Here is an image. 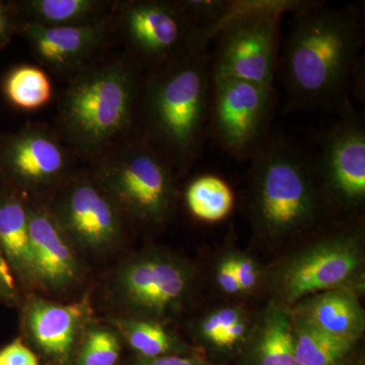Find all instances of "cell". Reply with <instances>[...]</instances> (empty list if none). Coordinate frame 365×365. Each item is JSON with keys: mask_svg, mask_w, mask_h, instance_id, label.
Returning <instances> with one entry per match:
<instances>
[{"mask_svg": "<svg viewBox=\"0 0 365 365\" xmlns=\"http://www.w3.org/2000/svg\"><path fill=\"white\" fill-rule=\"evenodd\" d=\"M294 16L282 56L288 102L297 109L349 111L348 90L364 47L356 11L313 1Z\"/></svg>", "mask_w": 365, "mask_h": 365, "instance_id": "1", "label": "cell"}, {"mask_svg": "<svg viewBox=\"0 0 365 365\" xmlns=\"http://www.w3.org/2000/svg\"><path fill=\"white\" fill-rule=\"evenodd\" d=\"M212 57L192 47L146 79L138 110L145 140L165 160L187 170L198 160L208 131L212 91Z\"/></svg>", "mask_w": 365, "mask_h": 365, "instance_id": "2", "label": "cell"}, {"mask_svg": "<svg viewBox=\"0 0 365 365\" xmlns=\"http://www.w3.org/2000/svg\"><path fill=\"white\" fill-rule=\"evenodd\" d=\"M140 100L138 71L115 60L78 72L60 103V133L81 155L102 153L133 126Z\"/></svg>", "mask_w": 365, "mask_h": 365, "instance_id": "3", "label": "cell"}, {"mask_svg": "<svg viewBox=\"0 0 365 365\" xmlns=\"http://www.w3.org/2000/svg\"><path fill=\"white\" fill-rule=\"evenodd\" d=\"M251 160V211L259 232L279 239L313 225L324 199L314 158L278 136L268 137Z\"/></svg>", "mask_w": 365, "mask_h": 365, "instance_id": "4", "label": "cell"}, {"mask_svg": "<svg viewBox=\"0 0 365 365\" xmlns=\"http://www.w3.org/2000/svg\"><path fill=\"white\" fill-rule=\"evenodd\" d=\"M313 1L248 0L230 1L212 28L197 34L193 46L207 47L217 38L212 78H232L273 86L278 66L281 16L297 13Z\"/></svg>", "mask_w": 365, "mask_h": 365, "instance_id": "5", "label": "cell"}, {"mask_svg": "<svg viewBox=\"0 0 365 365\" xmlns=\"http://www.w3.org/2000/svg\"><path fill=\"white\" fill-rule=\"evenodd\" d=\"M97 182L120 210L140 222H162L172 210V165L145 139L130 141L104 158Z\"/></svg>", "mask_w": 365, "mask_h": 365, "instance_id": "6", "label": "cell"}, {"mask_svg": "<svg viewBox=\"0 0 365 365\" xmlns=\"http://www.w3.org/2000/svg\"><path fill=\"white\" fill-rule=\"evenodd\" d=\"M275 106L273 86L213 78L208 131L232 157L251 160L268 139Z\"/></svg>", "mask_w": 365, "mask_h": 365, "instance_id": "7", "label": "cell"}, {"mask_svg": "<svg viewBox=\"0 0 365 365\" xmlns=\"http://www.w3.org/2000/svg\"><path fill=\"white\" fill-rule=\"evenodd\" d=\"M354 235L327 237L294 255L273 278L279 304L292 307L300 300L335 288L354 287L364 255Z\"/></svg>", "mask_w": 365, "mask_h": 365, "instance_id": "8", "label": "cell"}, {"mask_svg": "<svg viewBox=\"0 0 365 365\" xmlns=\"http://www.w3.org/2000/svg\"><path fill=\"white\" fill-rule=\"evenodd\" d=\"M195 272L170 255L148 253L129 261L118 275V290L140 319H158L177 313L191 297Z\"/></svg>", "mask_w": 365, "mask_h": 365, "instance_id": "9", "label": "cell"}, {"mask_svg": "<svg viewBox=\"0 0 365 365\" xmlns=\"http://www.w3.org/2000/svg\"><path fill=\"white\" fill-rule=\"evenodd\" d=\"M120 25L132 51L153 69L188 51L197 31L179 1L162 0L127 2L120 14Z\"/></svg>", "mask_w": 365, "mask_h": 365, "instance_id": "10", "label": "cell"}, {"mask_svg": "<svg viewBox=\"0 0 365 365\" xmlns=\"http://www.w3.org/2000/svg\"><path fill=\"white\" fill-rule=\"evenodd\" d=\"M317 176L324 197L330 196L346 209L361 205L365 199V124L353 110L327 134L318 158Z\"/></svg>", "mask_w": 365, "mask_h": 365, "instance_id": "11", "label": "cell"}, {"mask_svg": "<svg viewBox=\"0 0 365 365\" xmlns=\"http://www.w3.org/2000/svg\"><path fill=\"white\" fill-rule=\"evenodd\" d=\"M69 157L58 138L39 126L0 135V180L13 188L40 189L58 181Z\"/></svg>", "mask_w": 365, "mask_h": 365, "instance_id": "12", "label": "cell"}, {"mask_svg": "<svg viewBox=\"0 0 365 365\" xmlns=\"http://www.w3.org/2000/svg\"><path fill=\"white\" fill-rule=\"evenodd\" d=\"M121 210L97 181L73 182L53 215L64 232L88 248H107L121 235Z\"/></svg>", "mask_w": 365, "mask_h": 365, "instance_id": "13", "label": "cell"}, {"mask_svg": "<svg viewBox=\"0 0 365 365\" xmlns=\"http://www.w3.org/2000/svg\"><path fill=\"white\" fill-rule=\"evenodd\" d=\"M28 41L41 63L56 72L76 71L107 39L109 20L85 26H45L21 21L18 31Z\"/></svg>", "mask_w": 365, "mask_h": 365, "instance_id": "14", "label": "cell"}, {"mask_svg": "<svg viewBox=\"0 0 365 365\" xmlns=\"http://www.w3.org/2000/svg\"><path fill=\"white\" fill-rule=\"evenodd\" d=\"M28 211L35 280L56 289L69 287L78 279L79 270L66 232L45 209L28 206Z\"/></svg>", "mask_w": 365, "mask_h": 365, "instance_id": "15", "label": "cell"}, {"mask_svg": "<svg viewBox=\"0 0 365 365\" xmlns=\"http://www.w3.org/2000/svg\"><path fill=\"white\" fill-rule=\"evenodd\" d=\"M354 288L341 287L300 300L292 311L333 337L357 343L365 329L364 307Z\"/></svg>", "mask_w": 365, "mask_h": 365, "instance_id": "16", "label": "cell"}, {"mask_svg": "<svg viewBox=\"0 0 365 365\" xmlns=\"http://www.w3.org/2000/svg\"><path fill=\"white\" fill-rule=\"evenodd\" d=\"M292 321V307L270 304L251 329L237 365H297Z\"/></svg>", "mask_w": 365, "mask_h": 365, "instance_id": "17", "label": "cell"}, {"mask_svg": "<svg viewBox=\"0 0 365 365\" xmlns=\"http://www.w3.org/2000/svg\"><path fill=\"white\" fill-rule=\"evenodd\" d=\"M85 314L83 304H58L36 299L26 309V325L43 351L64 357L73 347Z\"/></svg>", "mask_w": 365, "mask_h": 365, "instance_id": "18", "label": "cell"}, {"mask_svg": "<svg viewBox=\"0 0 365 365\" xmlns=\"http://www.w3.org/2000/svg\"><path fill=\"white\" fill-rule=\"evenodd\" d=\"M0 248L16 277L35 279L28 206L16 190L0 180Z\"/></svg>", "mask_w": 365, "mask_h": 365, "instance_id": "19", "label": "cell"}, {"mask_svg": "<svg viewBox=\"0 0 365 365\" xmlns=\"http://www.w3.org/2000/svg\"><path fill=\"white\" fill-rule=\"evenodd\" d=\"M18 21L45 26H85L109 20L114 2L98 0H25L11 2Z\"/></svg>", "mask_w": 365, "mask_h": 365, "instance_id": "20", "label": "cell"}, {"mask_svg": "<svg viewBox=\"0 0 365 365\" xmlns=\"http://www.w3.org/2000/svg\"><path fill=\"white\" fill-rule=\"evenodd\" d=\"M292 313L297 365H342L354 354L357 343L333 337Z\"/></svg>", "mask_w": 365, "mask_h": 365, "instance_id": "21", "label": "cell"}, {"mask_svg": "<svg viewBox=\"0 0 365 365\" xmlns=\"http://www.w3.org/2000/svg\"><path fill=\"white\" fill-rule=\"evenodd\" d=\"M185 198L192 215L205 222H222L235 206L234 192L230 185L211 174L197 177L190 182Z\"/></svg>", "mask_w": 365, "mask_h": 365, "instance_id": "22", "label": "cell"}, {"mask_svg": "<svg viewBox=\"0 0 365 365\" xmlns=\"http://www.w3.org/2000/svg\"><path fill=\"white\" fill-rule=\"evenodd\" d=\"M2 91L9 104L23 111L40 109L53 95L52 83L46 72L33 66H16L7 72Z\"/></svg>", "mask_w": 365, "mask_h": 365, "instance_id": "23", "label": "cell"}, {"mask_svg": "<svg viewBox=\"0 0 365 365\" xmlns=\"http://www.w3.org/2000/svg\"><path fill=\"white\" fill-rule=\"evenodd\" d=\"M121 329L132 349L143 359L192 353L160 322L140 318L126 319L121 322Z\"/></svg>", "mask_w": 365, "mask_h": 365, "instance_id": "24", "label": "cell"}, {"mask_svg": "<svg viewBox=\"0 0 365 365\" xmlns=\"http://www.w3.org/2000/svg\"><path fill=\"white\" fill-rule=\"evenodd\" d=\"M120 343L111 331L93 329L86 334L79 353V365H115L120 357Z\"/></svg>", "mask_w": 365, "mask_h": 365, "instance_id": "25", "label": "cell"}, {"mask_svg": "<svg viewBox=\"0 0 365 365\" xmlns=\"http://www.w3.org/2000/svg\"><path fill=\"white\" fill-rule=\"evenodd\" d=\"M244 313L245 311L241 307H220L201 319L197 333L199 341L205 349V356L207 353H210L212 357L216 356L223 333L230 324L234 323Z\"/></svg>", "mask_w": 365, "mask_h": 365, "instance_id": "26", "label": "cell"}, {"mask_svg": "<svg viewBox=\"0 0 365 365\" xmlns=\"http://www.w3.org/2000/svg\"><path fill=\"white\" fill-rule=\"evenodd\" d=\"M232 263L237 282L242 292H249L258 284L260 270L258 264L251 257L244 254H232Z\"/></svg>", "mask_w": 365, "mask_h": 365, "instance_id": "27", "label": "cell"}, {"mask_svg": "<svg viewBox=\"0 0 365 365\" xmlns=\"http://www.w3.org/2000/svg\"><path fill=\"white\" fill-rule=\"evenodd\" d=\"M0 365H39V360L23 341L16 339L0 350Z\"/></svg>", "mask_w": 365, "mask_h": 365, "instance_id": "28", "label": "cell"}, {"mask_svg": "<svg viewBox=\"0 0 365 365\" xmlns=\"http://www.w3.org/2000/svg\"><path fill=\"white\" fill-rule=\"evenodd\" d=\"M216 283L222 292L227 294H237L242 292L241 287L235 276L232 254L223 257L216 267Z\"/></svg>", "mask_w": 365, "mask_h": 365, "instance_id": "29", "label": "cell"}, {"mask_svg": "<svg viewBox=\"0 0 365 365\" xmlns=\"http://www.w3.org/2000/svg\"><path fill=\"white\" fill-rule=\"evenodd\" d=\"M0 248V302L11 304L18 299V282Z\"/></svg>", "mask_w": 365, "mask_h": 365, "instance_id": "30", "label": "cell"}, {"mask_svg": "<svg viewBox=\"0 0 365 365\" xmlns=\"http://www.w3.org/2000/svg\"><path fill=\"white\" fill-rule=\"evenodd\" d=\"M135 365H215L200 353L189 354L167 355L155 359L139 357Z\"/></svg>", "mask_w": 365, "mask_h": 365, "instance_id": "31", "label": "cell"}, {"mask_svg": "<svg viewBox=\"0 0 365 365\" xmlns=\"http://www.w3.org/2000/svg\"><path fill=\"white\" fill-rule=\"evenodd\" d=\"M19 21L11 2L0 0V49L9 45L18 31Z\"/></svg>", "mask_w": 365, "mask_h": 365, "instance_id": "32", "label": "cell"}, {"mask_svg": "<svg viewBox=\"0 0 365 365\" xmlns=\"http://www.w3.org/2000/svg\"><path fill=\"white\" fill-rule=\"evenodd\" d=\"M342 365H364V361L361 356H356L354 353Z\"/></svg>", "mask_w": 365, "mask_h": 365, "instance_id": "33", "label": "cell"}]
</instances>
